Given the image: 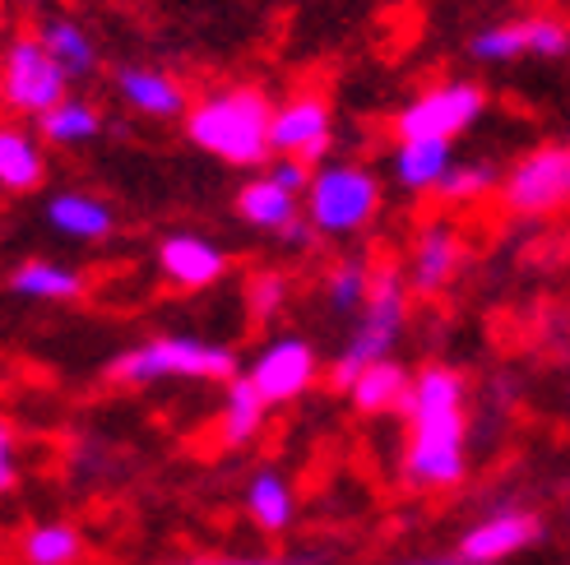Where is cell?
I'll use <instances>...</instances> for the list:
<instances>
[{"instance_id":"obj_1","label":"cell","mask_w":570,"mask_h":565,"mask_svg":"<svg viewBox=\"0 0 570 565\" xmlns=\"http://www.w3.org/2000/svg\"><path fill=\"white\" fill-rule=\"evenodd\" d=\"M404 483L417 492H454L469 477V380L445 361L413 371L404 399Z\"/></svg>"},{"instance_id":"obj_2","label":"cell","mask_w":570,"mask_h":565,"mask_svg":"<svg viewBox=\"0 0 570 565\" xmlns=\"http://www.w3.org/2000/svg\"><path fill=\"white\" fill-rule=\"evenodd\" d=\"M269 117L274 102L250 89V83H233V89H214L186 111V139L227 167H261L269 162Z\"/></svg>"},{"instance_id":"obj_3","label":"cell","mask_w":570,"mask_h":565,"mask_svg":"<svg viewBox=\"0 0 570 565\" xmlns=\"http://www.w3.org/2000/svg\"><path fill=\"white\" fill-rule=\"evenodd\" d=\"M237 371V353L214 338H195V334H163L145 338V344L126 348L121 357L107 361V380L117 385H158V380H199V385H227Z\"/></svg>"},{"instance_id":"obj_4","label":"cell","mask_w":570,"mask_h":565,"mask_svg":"<svg viewBox=\"0 0 570 565\" xmlns=\"http://www.w3.org/2000/svg\"><path fill=\"white\" fill-rule=\"evenodd\" d=\"M409 278L399 265H376L372 274V297H366V306L357 310V320L344 338V348H338L334 366H330V380L338 389H348L357 380V371H366L372 361H385L394 357L399 338H404L409 329Z\"/></svg>"},{"instance_id":"obj_5","label":"cell","mask_w":570,"mask_h":565,"mask_svg":"<svg viewBox=\"0 0 570 565\" xmlns=\"http://www.w3.org/2000/svg\"><path fill=\"white\" fill-rule=\"evenodd\" d=\"M381 177L362 162H321L311 167L302 214L321 237H357L381 214Z\"/></svg>"},{"instance_id":"obj_6","label":"cell","mask_w":570,"mask_h":565,"mask_svg":"<svg viewBox=\"0 0 570 565\" xmlns=\"http://www.w3.org/2000/svg\"><path fill=\"white\" fill-rule=\"evenodd\" d=\"M501 205L515 218H552L570 209V139L533 145L501 172Z\"/></svg>"},{"instance_id":"obj_7","label":"cell","mask_w":570,"mask_h":565,"mask_svg":"<svg viewBox=\"0 0 570 565\" xmlns=\"http://www.w3.org/2000/svg\"><path fill=\"white\" fill-rule=\"evenodd\" d=\"M482 111H488V89L478 79H441V83H426L422 93H413L394 111V135L454 145V139L482 121Z\"/></svg>"},{"instance_id":"obj_8","label":"cell","mask_w":570,"mask_h":565,"mask_svg":"<svg viewBox=\"0 0 570 565\" xmlns=\"http://www.w3.org/2000/svg\"><path fill=\"white\" fill-rule=\"evenodd\" d=\"M469 56L478 66H510V61H566L570 56V19L557 10H533L520 19H501L478 28L469 38Z\"/></svg>"},{"instance_id":"obj_9","label":"cell","mask_w":570,"mask_h":565,"mask_svg":"<svg viewBox=\"0 0 570 565\" xmlns=\"http://www.w3.org/2000/svg\"><path fill=\"white\" fill-rule=\"evenodd\" d=\"M70 93V75L51 61V51L38 42V33L14 38L0 51V107L14 117H42Z\"/></svg>"},{"instance_id":"obj_10","label":"cell","mask_w":570,"mask_h":565,"mask_svg":"<svg viewBox=\"0 0 570 565\" xmlns=\"http://www.w3.org/2000/svg\"><path fill=\"white\" fill-rule=\"evenodd\" d=\"M538 543H543V515L524 511V505H501V511H488L460 533L454 561L460 565H501V561L524 556Z\"/></svg>"},{"instance_id":"obj_11","label":"cell","mask_w":570,"mask_h":565,"mask_svg":"<svg viewBox=\"0 0 570 565\" xmlns=\"http://www.w3.org/2000/svg\"><path fill=\"white\" fill-rule=\"evenodd\" d=\"M334 145V117L321 93H293L274 107L269 117V158H297L316 167L330 158Z\"/></svg>"},{"instance_id":"obj_12","label":"cell","mask_w":570,"mask_h":565,"mask_svg":"<svg viewBox=\"0 0 570 565\" xmlns=\"http://www.w3.org/2000/svg\"><path fill=\"white\" fill-rule=\"evenodd\" d=\"M316 376H321V357H316V348H311L302 334L269 338V344L255 353L250 371H246V380L261 389V399H265L269 408L302 399V394L316 385Z\"/></svg>"},{"instance_id":"obj_13","label":"cell","mask_w":570,"mask_h":565,"mask_svg":"<svg viewBox=\"0 0 570 565\" xmlns=\"http://www.w3.org/2000/svg\"><path fill=\"white\" fill-rule=\"evenodd\" d=\"M464 269V237L460 228H454L450 218H432V222H422L417 237H413V250H409V293L417 297H436L445 293L454 278H460Z\"/></svg>"},{"instance_id":"obj_14","label":"cell","mask_w":570,"mask_h":565,"mask_svg":"<svg viewBox=\"0 0 570 565\" xmlns=\"http://www.w3.org/2000/svg\"><path fill=\"white\" fill-rule=\"evenodd\" d=\"M158 274L181 293H205L227 274V256L199 232H173L158 246Z\"/></svg>"},{"instance_id":"obj_15","label":"cell","mask_w":570,"mask_h":565,"mask_svg":"<svg viewBox=\"0 0 570 565\" xmlns=\"http://www.w3.org/2000/svg\"><path fill=\"white\" fill-rule=\"evenodd\" d=\"M117 93L130 111H139V117H149V121H177L190 111L181 79L167 75V70H154V66H121L117 70Z\"/></svg>"},{"instance_id":"obj_16","label":"cell","mask_w":570,"mask_h":565,"mask_svg":"<svg viewBox=\"0 0 570 565\" xmlns=\"http://www.w3.org/2000/svg\"><path fill=\"white\" fill-rule=\"evenodd\" d=\"M47 228L61 232L70 241H107L111 228H117V214H111L107 200H98V195L89 190H56L47 200Z\"/></svg>"},{"instance_id":"obj_17","label":"cell","mask_w":570,"mask_h":565,"mask_svg":"<svg viewBox=\"0 0 570 565\" xmlns=\"http://www.w3.org/2000/svg\"><path fill=\"white\" fill-rule=\"evenodd\" d=\"M450 162H454V145H445V139H399L394 153H390V172H394L399 190L436 195V186L450 172Z\"/></svg>"},{"instance_id":"obj_18","label":"cell","mask_w":570,"mask_h":565,"mask_svg":"<svg viewBox=\"0 0 570 565\" xmlns=\"http://www.w3.org/2000/svg\"><path fill=\"white\" fill-rule=\"evenodd\" d=\"M409 385H413L409 366L399 361V357H385V361H372L366 371H357V380L344 394H348V404L362 417H385V413H404Z\"/></svg>"},{"instance_id":"obj_19","label":"cell","mask_w":570,"mask_h":565,"mask_svg":"<svg viewBox=\"0 0 570 565\" xmlns=\"http://www.w3.org/2000/svg\"><path fill=\"white\" fill-rule=\"evenodd\" d=\"M246 515L250 524L265 533V538H278L288 533L293 519H297V496H293V483L283 477L278 468H255L250 483H246Z\"/></svg>"},{"instance_id":"obj_20","label":"cell","mask_w":570,"mask_h":565,"mask_svg":"<svg viewBox=\"0 0 570 565\" xmlns=\"http://www.w3.org/2000/svg\"><path fill=\"white\" fill-rule=\"evenodd\" d=\"M237 214H242V222H250L255 232L278 237L283 228H293V222L302 218V195L283 190L278 181H269V177L261 172L255 181H246V186L237 190Z\"/></svg>"},{"instance_id":"obj_21","label":"cell","mask_w":570,"mask_h":565,"mask_svg":"<svg viewBox=\"0 0 570 565\" xmlns=\"http://www.w3.org/2000/svg\"><path fill=\"white\" fill-rule=\"evenodd\" d=\"M265 417H269V404L261 399V389H255L246 376H233L223 389V408H218V436L227 449H242L250 445L255 436L265 432Z\"/></svg>"},{"instance_id":"obj_22","label":"cell","mask_w":570,"mask_h":565,"mask_svg":"<svg viewBox=\"0 0 570 565\" xmlns=\"http://www.w3.org/2000/svg\"><path fill=\"white\" fill-rule=\"evenodd\" d=\"M10 293L23 297V301H75L83 297V274L75 265H61V260H23L10 269Z\"/></svg>"},{"instance_id":"obj_23","label":"cell","mask_w":570,"mask_h":565,"mask_svg":"<svg viewBox=\"0 0 570 565\" xmlns=\"http://www.w3.org/2000/svg\"><path fill=\"white\" fill-rule=\"evenodd\" d=\"M47 181V158L38 135H28L19 126H0V190L28 195Z\"/></svg>"},{"instance_id":"obj_24","label":"cell","mask_w":570,"mask_h":565,"mask_svg":"<svg viewBox=\"0 0 570 565\" xmlns=\"http://www.w3.org/2000/svg\"><path fill=\"white\" fill-rule=\"evenodd\" d=\"M38 130H42L47 145H56V149H79V145H94V139L102 135V111L89 98L66 93L51 111H42V117H38Z\"/></svg>"},{"instance_id":"obj_25","label":"cell","mask_w":570,"mask_h":565,"mask_svg":"<svg viewBox=\"0 0 570 565\" xmlns=\"http://www.w3.org/2000/svg\"><path fill=\"white\" fill-rule=\"evenodd\" d=\"M38 42L51 51V61L61 66L70 79H89L94 70H98V47H94V38L83 33V23L79 19H42V28H38Z\"/></svg>"},{"instance_id":"obj_26","label":"cell","mask_w":570,"mask_h":565,"mask_svg":"<svg viewBox=\"0 0 570 565\" xmlns=\"http://www.w3.org/2000/svg\"><path fill=\"white\" fill-rule=\"evenodd\" d=\"M372 274H376V265L366 260V256H344L338 265H330L325 288H321L330 316L357 320V310L366 306V297H372Z\"/></svg>"},{"instance_id":"obj_27","label":"cell","mask_w":570,"mask_h":565,"mask_svg":"<svg viewBox=\"0 0 570 565\" xmlns=\"http://www.w3.org/2000/svg\"><path fill=\"white\" fill-rule=\"evenodd\" d=\"M19 556H23V565H79L83 561V533L66 519H42L23 533Z\"/></svg>"},{"instance_id":"obj_28","label":"cell","mask_w":570,"mask_h":565,"mask_svg":"<svg viewBox=\"0 0 570 565\" xmlns=\"http://www.w3.org/2000/svg\"><path fill=\"white\" fill-rule=\"evenodd\" d=\"M497 186H501L497 162H488V158L460 162V158H454L445 181L436 186V195H441L445 205H478V200H488V195H497Z\"/></svg>"},{"instance_id":"obj_29","label":"cell","mask_w":570,"mask_h":565,"mask_svg":"<svg viewBox=\"0 0 570 565\" xmlns=\"http://www.w3.org/2000/svg\"><path fill=\"white\" fill-rule=\"evenodd\" d=\"M288 297H293V282H288V274H278V269H261L246 282V310L255 320L283 316V310H288Z\"/></svg>"},{"instance_id":"obj_30","label":"cell","mask_w":570,"mask_h":565,"mask_svg":"<svg viewBox=\"0 0 570 565\" xmlns=\"http://www.w3.org/2000/svg\"><path fill=\"white\" fill-rule=\"evenodd\" d=\"M23 477V455H19V436L6 417H0V496H10Z\"/></svg>"},{"instance_id":"obj_31","label":"cell","mask_w":570,"mask_h":565,"mask_svg":"<svg viewBox=\"0 0 570 565\" xmlns=\"http://www.w3.org/2000/svg\"><path fill=\"white\" fill-rule=\"evenodd\" d=\"M265 177L278 181L283 190H293V195H306V181H311V167L297 162V158H269L265 162Z\"/></svg>"},{"instance_id":"obj_32","label":"cell","mask_w":570,"mask_h":565,"mask_svg":"<svg viewBox=\"0 0 570 565\" xmlns=\"http://www.w3.org/2000/svg\"><path fill=\"white\" fill-rule=\"evenodd\" d=\"M167 565H302V561H283V556H181Z\"/></svg>"},{"instance_id":"obj_33","label":"cell","mask_w":570,"mask_h":565,"mask_svg":"<svg viewBox=\"0 0 570 565\" xmlns=\"http://www.w3.org/2000/svg\"><path fill=\"white\" fill-rule=\"evenodd\" d=\"M399 565H460V561H454V552H413Z\"/></svg>"},{"instance_id":"obj_34","label":"cell","mask_w":570,"mask_h":565,"mask_svg":"<svg viewBox=\"0 0 570 565\" xmlns=\"http://www.w3.org/2000/svg\"><path fill=\"white\" fill-rule=\"evenodd\" d=\"M23 6H47V0H23Z\"/></svg>"},{"instance_id":"obj_35","label":"cell","mask_w":570,"mask_h":565,"mask_svg":"<svg viewBox=\"0 0 570 565\" xmlns=\"http://www.w3.org/2000/svg\"><path fill=\"white\" fill-rule=\"evenodd\" d=\"M561 6H570V0H561Z\"/></svg>"}]
</instances>
